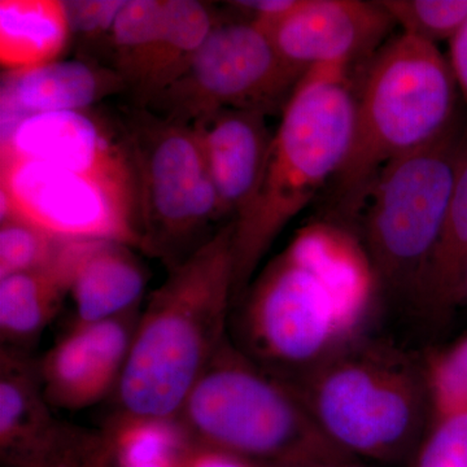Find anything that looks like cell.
Returning <instances> with one entry per match:
<instances>
[{"mask_svg": "<svg viewBox=\"0 0 467 467\" xmlns=\"http://www.w3.org/2000/svg\"><path fill=\"white\" fill-rule=\"evenodd\" d=\"M103 430L119 456L134 467H180L196 444L178 417L116 411Z\"/></svg>", "mask_w": 467, "mask_h": 467, "instance_id": "7402d4cb", "label": "cell"}, {"mask_svg": "<svg viewBox=\"0 0 467 467\" xmlns=\"http://www.w3.org/2000/svg\"><path fill=\"white\" fill-rule=\"evenodd\" d=\"M402 34L438 45L451 42L467 21V0H380Z\"/></svg>", "mask_w": 467, "mask_h": 467, "instance_id": "d4e9b609", "label": "cell"}, {"mask_svg": "<svg viewBox=\"0 0 467 467\" xmlns=\"http://www.w3.org/2000/svg\"><path fill=\"white\" fill-rule=\"evenodd\" d=\"M218 23L205 3L164 0L158 41L142 84L134 94L140 109H147L183 75Z\"/></svg>", "mask_w": 467, "mask_h": 467, "instance_id": "44dd1931", "label": "cell"}, {"mask_svg": "<svg viewBox=\"0 0 467 467\" xmlns=\"http://www.w3.org/2000/svg\"><path fill=\"white\" fill-rule=\"evenodd\" d=\"M303 76L256 24L220 21L183 75L147 109L189 125L223 109L269 115L284 110Z\"/></svg>", "mask_w": 467, "mask_h": 467, "instance_id": "9c48e42d", "label": "cell"}, {"mask_svg": "<svg viewBox=\"0 0 467 467\" xmlns=\"http://www.w3.org/2000/svg\"><path fill=\"white\" fill-rule=\"evenodd\" d=\"M413 467H467V410L434 420L414 454Z\"/></svg>", "mask_w": 467, "mask_h": 467, "instance_id": "83f0119b", "label": "cell"}, {"mask_svg": "<svg viewBox=\"0 0 467 467\" xmlns=\"http://www.w3.org/2000/svg\"><path fill=\"white\" fill-rule=\"evenodd\" d=\"M343 467H367L359 465V463H356L355 461H350V462L344 463Z\"/></svg>", "mask_w": 467, "mask_h": 467, "instance_id": "e575fe53", "label": "cell"}, {"mask_svg": "<svg viewBox=\"0 0 467 467\" xmlns=\"http://www.w3.org/2000/svg\"><path fill=\"white\" fill-rule=\"evenodd\" d=\"M377 297L361 241L343 226L310 223L251 282L232 340L278 379H291L359 337Z\"/></svg>", "mask_w": 467, "mask_h": 467, "instance_id": "6da1fadb", "label": "cell"}, {"mask_svg": "<svg viewBox=\"0 0 467 467\" xmlns=\"http://www.w3.org/2000/svg\"><path fill=\"white\" fill-rule=\"evenodd\" d=\"M344 463H321V465H315L309 467H343Z\"/></svg>", "mask_w": 467, "mask_h": 467, "instance_id": "836d02e7", "label": "cell"}, {"mask_svg": "<svg viewBox=\"0 0 467 467\" xmlns=\"http://www.w3.org/2000/svg\"><path fill=\"white\" fill-rule=\"evenodd\" d=\"M450 66L467 109V21L450 42Z\"/></svg>", "mask_w": 467, "mask_h": 467, "instance_id": "1f68e13d", "label": "cell"}, {"mask_svg": "<svg viewBox=\"0 0 467 467\" xmlns=\"http://www.w3.org/2000/svg\"><path fill=\"white\" fill-rule=\"evenodd\" d=\"M8 217L63 241H112L140 250L135 199L36 160L0 156V220Z\"/></svg>", "mask_w": 467, "mask_h": 467, "instance_id": "30bf717a", "label": "cell"}, {"mask_svg": "<svg viewBox=\"0 0 467 467\" xmlns=\"http://www.w3.org/2000/svg\"><path fill=\"white\" fill-rule=\"evenodd\" d=\"M121 90L124 82L112 67L77 58L7 72L0 91L2 137L29 117L88 110Z\"/></svg>", "mask_w": 467, "mask_h": 467, "instance_id": "9a60e30c", "label": "cell"}, {"mask_svg": "<svg viewBox=\"0 0 467 467\" xmlns=\"http://www.w3.org/2000/svg\"><path fill=\"white\" fill-rule=\"evenodd\" d=\"M140 312L69 324L38 359L39 377L51 408L81 410L116 391L130 353Z\"/></svg>", "mask_w": 467, "mask_h": 467, "instance_id": "4fadbf2b", "label": "cell"}, {"mask_svg": "<svg viewBox=\"0 0 467 467\" xmlns=\"http://www.w3.org/2000/svg\"><path fill=\"white\" fill-rule=\"evenodd\" d=\"M234 306V221L169 269L140 310L113 393L117 413L178 417L225 342Z\"/></svg>", "mask_w": 467, "mask_h": 467, "instance_id": "7a4b0ae2", "label": "cell"}, {"mask_svg": "<svg viewBox=\"0 0 467 467\" xmlns=\"http://www.w3.org/2000/svg\"><path fill=\"white\" fill-rule=\"evenodd\" d=\"M121 133L134 171L140 251L171 269L225 217L201 140L192 125L147 109L130 113Z\"/></svg>", "mask_w": 467, "mask_h": 467, "instance_id": "ba28073f", "label": "cell"}, {"mask_svg": "<svg viewBox=\"0 0 467 467\" xmlns=\"http://www.w3.org/2000/svg\"><path fill=\"white\" fill-rule=\"evenodd\" d=\"M457 95L450 61L435 45L401 33L378 48L356 95L348 153L333 180L344 216L361 211L387 164L456 126Z\"/></svg>", "mask_w": 467, "mask_h": 467, "instance_id": "5b68a950", "label": "cell"}, {"mask_svg": "<svg viewBox=\"0 0 467 467\" xmlns=\"http://www.w3.org/2000/svg\"><path fill=\"white\" fill-rule=\"evenodd\" d=\"M126 0H73L66 5L70 32L88 42L110 38Z\"/></svg>", "mask_w": 467, "mask_h": 467, "instance_id": "f1b7e54d", "label": "cell"}, {"mask_svg": "<svg viewBox=\"0 0 467 467\" xmlns=\"http://www.w3.org/2000/svg\"><path fill=\"white\" fill-rule=\"evenodd\" d=\"M303 0H241L230 2L234 8L245 12L254 24H269L281 20L299 7Z\"/></svg>", "mask_w": 467, "mask_h": 467, "instance_id": "f546056e", "label": "cell"}, {"mask_svg": "<svg viewBox=\"0 0 467 467\" xmlns=\"http://www.w3.org/2000/svg\"><path fill=\"white\" fill-rule=\"evenodd\" d=\"M223 216L251 204L265 171L273 135L266 113L223 109L193 122Z\"/></svg>", "mask_w": 467, "mask_h": 467, "instance_id": "5bb4252c", "label": "cell"}, {"mask_svg": "<svg viewBox=\"0 0 467 467\" xmlns=\"http://www.w3.org/2000/svg\"><path fill=\"white\" fill-rule=\"evenodd\" d=\"M66 242L20 218H3L0 279L51 265Z\"/></svg>", "mask_w": 467, "mask_h": 467, "instance_id": "4316f807", "label": "cell"}, {"mask_svg": "<svg viewBox=\"0 0 467 467\" xmlns=\"http://www.w3.org/2000/svg\"><path fill=\"white\" fill-rule=\"evenodd\" d=\"M0 156L67 169L137 201L133 165L121 131L117 137L88 110L43 113L24 119L2 137Z\"/></svg>", "mask_w": 467, "mask_h": 467, "instance_id": "7c38bea8", "label": "cell"}, {"mask_svg": "<svg viewBox=\"0 0 467 467\" xmlns=\"http://www.w3.org/2000/svg\"><path fill=\"white\" fill-rule=\"evenodd\" d=\"M178 418L193 441L269 467L356 461L328 441L290 387L227 337Z\"/></svg>", "mask_w": 467, "mask_h": 467, "instance_id": "8992f818", "label": "cell"}, {"mask_svg": "<svg viewBox=\"0 0 467 467\" xmlns=\"http://www.w3.org/2000/svg\"><path fill=\"white\" fill-rule=\"evenodd\" d=\"M5 463L8 467H134L119 456L103 429H86L58 420Z\"/></svg>", "mask_w": 467, "mask_h": 467, "instance_id": "603a6c76", "label": "cell"}, {"mask_svg": "<svg viewBox=\"0 0 467 467\" xmlns=\"http://www.w3.org/2000/svg\"><path fill=\"white\" fill-rule=\"evenodd\" d=\"M462 142L454 126L393 160L377 175L362 205L361 242L379 296L413 313L447 216Z\"/></svg>", "mask_w": 467, "mask_h": 467, "instance_id": "52a82bcc", "label": "cell"}, {"mask_svg": "<svg viewBox=\"0 0 467 467\" xmlns=\"http://www.w3.org/2000/svg\"><path fill=\"white\" fill-rule=\"evenodd\" d=\"M162 12L164 0H126L110 34L113 70L133 95L146 75L161 29Z\"/></svg>", "mask_w": 467, "mask_h": 467, "instance_id": "cb8c5ba5", "label": "cell"}, {"mask_svg": "<svg viewBox=\"0 0 467 467\" xmlns=\"http://www.w3.org/2000/svg\"><path fill=\"white\" fill-rule=\"evenodd\" d=\"M282 382L350 459L402 462L425 436L431 414L425 361L391 343L355 337Z\"/></svg>", "mask_w": 467, "mask_h": 467, "instance_id": "277c9868", "label": "cell"}, {"mask_svg": "<svg viewBox=\"0 0 467 467\" xmlns=\"http://www.w3.org/2000/svg\"><path fill=\"white\" fill-rule=\"evenodd\" d=\"M180 467H269L251 462L226 451L195 444Z\"/></svg>", "mask_w": 467, "mask_h": 467, "instance_id": "4dcf8cb0", "label": "cell"}, {"mask_svg": "<svg viewBox=\"0 0 467 467\" xmlns=\"http://www.w3.org/2000/svg\"><path fill=\"white\" fill-rule=\"evenodd\" d=\"M75 241H67L51 265L0 279L2 347L29 350L69 296Z\"/></svg>", "mask_w": 467, "mask_h": 467, "instance_id": "e0dca14e", "label": "cell"}, {"mask_svg": "<svg viewBox=\"0 0 467 467\" xmlns=\"http://www.w3.org/2000/svg\"><path fill=\"white\" fill-rule=\"evenodd\" d=\"M70 36L64 2H0V63L7 72L57 61L66 50Z\"/></svg>", "mask_w": 467, "mask_h": 467, "instance_id": "ffe728a7", "label": "cell"}, {"mask_svg": "<svg viewBox=\"0 0 467 467\" xmlns=\"http://www.w3.org/2000/svg\"><path fill=\"white\" fill-rule=\"evenodd\" d=\"M134 248L112 241H76L69 296L70 324H91L140 312L146 269Z\"/></svg>", "mask_w": 467, "mask_h": 467, "instance_id": "2e32d148", "label": "cell"}, {"mask_svg": "<svg viewBox=\"0 0 467 467\" xmlns=\"http://www.w3.org/2000/svg\"><path fill=\"white\" fill-rule=\"evenodd\" d=\"M43 393L38 359L29 350H0V456L5 461L29 447L54 425Z\"/></svg>", "mask_w": 467, "mask_h": 467, "instance_id": "d6986e66", "label": "cell"}, {"mask_svg": "<svg viewBox=\"0 0 467 467\" xmlns=\"http://www.w3.org/2000/svg\"><path fill=\"white\" fill-rule=\"evenodd\" d=\"M467 270V140L461 147L456 178L438 244L418 295L414 315L432 328L450 321L459 308Z\"/></svg>", "mask_w": 467, "mask_h": 467, "instance_id": "ac0fdd59", "label": "cell"}, {"mask_svg": "<svg viewBox=\"0 0 467 467\" xmlns=\"http://www.w3.org/2000/svg\"><path fill=\"white\" fill-rule=\"evenodd\" d=\"M256 26L285 63L306 75L316 67H352L358 58L376 54L395 23L379 2L303 0L281 20Z\"/></svg>", "mask_w": 467, "mask_h": 467, "instance_id": "8fae6325", "label": "cell"}, {"mask_svg": "<svg viewBox=\"0 0 467 467\" xmlns=\"http://www.w3.org/2000/svg\"><path fill=\"white\" fill-rule=\"evenodd\" d=\"M423 361L434 420L467 410V333Z\"/></svg>", "mask_w": 467, "mask_h": 467, "instance_id": "484cf974", "label": "cell"}, {"mask_svg": "<svg viewBox=\"0 0 467 467\" xmlns=\"http://www.w3.org/2000/svg\"><path fill=\"white\" fill-rule=\"evenodd\" d=\"M349 66L308 70L282 110L251 204L234 220V303L285 226L342 168L355 125Z\"/></svg>", "mask_w": 467, "mask_h": 467, "instance_id": "3957f363", "label": "cell"}, {"mask_svg": "<svg viewBox=\"0 0 467 467\" xmlns=\"http://www.w3.org/2000/svg\"><path fill=\"white\" fill-rule=\"evenodd\" d=\"M467 304V270L463 275L462 285H461L459 306H466Z\"/></svg>", "mask_w": 467, "mask_h": 467, "instance_id": "d6a6232c", "label": "cell"}]
</instances>
